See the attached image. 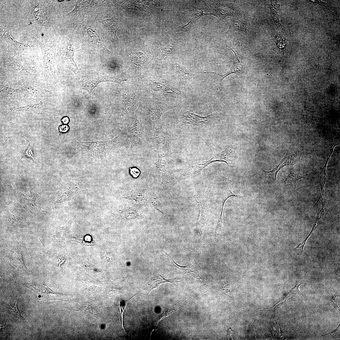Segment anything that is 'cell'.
Segmentation results:
<instances>
[{"mask_svg":"<svg viewBox=\"0 0 340 340\" xmlns=\"http://www.w3.org/2000/svg\"><path fill=\"white\" fill-rule=\"evenodd\" d=\"M72 223V220L71 218L65 225L57 231L53 236L54 242L56 243H61L67 240Z\"/></svg>","mask_w":340,"mask_h":340,"instance_id":"4316f807","label":"cell"},{"mask_svg":"<svg viewBox=\"0 0 340 340\" xmlns=\"http://www.w3.org/2000/svg\"><path fill=\"white\" fill-rule=\"evenodd\" d=\"M18 89L12 88L8 85L3 86L1 89L2 97L8 101H11L15 98Z\"/></svg>","mask_w":340,"mask_h":340,"instance_id":"4dcf8cb0","label":"cell"},{"mask_svg":"<svg viewBox=\"0 0 340 340\" xmlns=\"http://www.w3.org/2000/svg\"><path fill=\"white\" fill-rule=\"evenodd\" d=\"M132 60L136 63L143 64L146 61V55L141 52L136 51L133 53L132 54Z\"/></svg>","mask_w":340,"mask_h":340,"instance_id":"8d00e7d4","label":"cell"},{"mask_svg":"<svg viewBox=\"0 0 340 340\" xmlns=\"http://www.w3.org/2000/svg\"><path fill=\"white\" fill-rule=\"evenodd\" d=\"M192 196L197 202L200 208V214L197 225L199 240L202 241L203 234L209 219V209L208 201L209 197L204 195L193 192Z\"/></svg>","mask_w":340,"mask_h":340,"instance_id":"5b68a950","label":"cell"},{"mask_svg":"<svg viewBox=\"0 0 340 340\" xmlns=\"http://www.w3.org/2000/svg\"><path fill=\"white\" fill-rule=\"evenodd\" d=\"M231 150L226 148L222 152L214 153L212 157L208 161L191 162L184 167L182 174L174 184L197 174L204 168L213 162H224L229 166L231 164Z\"/></svg>","mask_w":340,"mask_h":340,"instance_id":"6da1fadb","label":"cell"},{"mask_svg":"<svg viewBox=\"0 0 340 340\" xmlns=\"http://www.w3.org/2000/svg\"><path fill=\"white\" fill-rule=\"evenodd\" d=\"M35 40L40 45L43 56L45 77L50 82L55 81V45L54 42L42 43L37 39Z\"/></svg>","mask_w":340,"mask_h":340,"instance_id":"3957f363","label":"cell"},{"mask_svg":"<svg viewBox=\"0 0 340 340\" xmlns=\"http://www.w3.org/2000/svg\"><path fill=\"white\" fill-rule=\"evenodd\" d=\"M130 173L133 176L135 177H137L139 175L140 173L139 170L136 168H133L130 169Z\"/></svg>","mask_w":340,"mask_h":340,"instance_id":"7bdbcfd3","label":"cell"},{"mask_svg":"<svg viewBox=\"0 0 340 340\" xmlns=\"http://www.w3.org/2000/svg\"><path fill=\"white\" fill-rule=\"evenodd\" d=\"M214 16L221 21H226L232 19L236 15L232 9L222 4L214 3Z\"/></svg>","mask_w":340,"mask_h":340,"instance_id":"ffe728a7","label":"cell"},{"mask_svg":"<svg viewBox=\"0 0 340 340\" xmlns=\"http://www.w3.org/2000/svg\"><path fill=\"white\" fill-rule=\"evenodd\" d=\"M179 281V280L177 278H173L170 280L165 279L159 274V271L155 268L153 275L148 283V288L149 290L148 294L152 290L164 283L170 282L173 283Z\"/></svg>","mask_w":340,"mask_h":340,"instance_id":"44dd1931","label":"cell"},{"mask_svg":"<svg viewBox=\"0 0 340 340\" xmlns=\"http://www.w3.org/2000/svg\"><path fill=\"white\" fill-rule=\"evenodd\" d=\"M30 2L31 12L34 21L44 25L47 24V18L41 4L37 1H31Z\"/></svg>","mask_w":340,"mask_h":340,"instance_id":"9a60e30c","label":"cell"},{"mask_svg":"<svg viewBox=\"0 0 340 340\" xmlns=\"http://www.w3.org/2000/svg\"><path fill=\"white\" fill-rule=\"evenodd\" d=\"M78 83L80 87L88 93L90 99L91 94L93 89L100 83L105 82H110L122 84L126 81L121 80L115 76L110 75L101 76L97 72L85 71L78 72Z\"/></svg>","mask_w":340,"mask_h":340,"instance_id":"7a4b0ae2","label":"cell"},{"mask_svg":"<svg viewBox=\"0 0 340 340\" xmlns=\"http://www.w3.org/2000/svg\"><path fill=\"white\" fill-rule=\"evenodd\" d=\"M69 129V127L66 125H63L60 126L59 130L61 132H66Z\"/></svg>","mask_w":340,"mask_h":340,"instance_id":"ee69618b","label":"cell"},{"mask_svg":"<svg viewBox=\"0 0 340 340\" xmlns=\"http://www.w3.org/2000/svg\"><path fill=\"white\" fill-rule=\"evenodd\" d=\"M171 69L173 74L180 80L190 81L193 78V74L180 63H173Z\"/></svg>","mask_w":340,"mask_h":340,"instance_id":"e0dca14e","label":"cell"},{"mask_svg":"<svg viewBox=\"0 0 340 340\" xmlns=\"http://www.w3.org/2000/svg\"><path fill=\"white\" fill-rule=\"evenodd\" d=\"M271 18L275 24H279L280 3L276 1H272L270 4Z\"/></svg>","mask_w":340,"mask_h":340,"instance_id":"1f68e13d","label":"cell"},{"mask_svg":"<svg viewBox=\"0 0 340 340\" xmlns=\"http://www.w3.org/2000/svg\"><path fill=\"white\" fill-rule=\"evenodd\" d=\"M62 122L64 124H67L69 122V118L68 117L65 116L63 117L61 120Z\"/></svg>","mask_w":340,"mask_h":340,"instance_id":"f6af8a7d","label":"cell"},{"mask_svg":"<svg viewBox=\"0 0 340 340\" xmlns=\"http://www.w3.org/2000/svg\"><path fill=\"white\" fill-rule=\"evenodd\" d=\"M74 241L78 242L81 244L87 246H93L95 244L93 240L91 237L88 235L85 236L84 239L83 240L77 238H74Z\"/></svg>","mask_w":340,"mask_h":340,"instance_id":"ab89813d","label":"cell"},{"mask_svg":"<svg viewBox=\"0 0 340 340\" xmlns=\"http://www.w3.org/2000/svg\"><path fill=\"white\" fill-rule=\"evenodd\" d=\"M11 47L15 53H18L25 49L31 48L32 46L28 43H22L15 40Z\"/></svg>","mask_w":340,"mask_h":340,"instance_id":"d590c367","label":"cell"},{"mask_svg":"<svg viewBox=\"0 0 340 340\" xmlns=\"http://www.w3.org/2000/svg\"><path fill=\"white\" fill-rule=\"evenodd\" d=\"M105 26L110 36L112 38L116 37L118 39L116 32L118 28V25L115 21L113 18L102 19L100 21Z\"/></svg>","mask_w":340,"mask_h":340,"instance_id":"f546056e","label":"cell"},{"mask_svg":"<svg viewBox=\"0 0 340 340\" xmlns=\"http://www.w3.org/2000/svg\"><path fill=\"white\" fill-rule=\"evenodd\" d=\"M300 153L298 152L292 153L288 151L277 166L272 170L267 171L262 169L265 173H271L275 172V178L276 180V175L278 172L284 166H293L296 163L301 162Z\"/></svg>","mask_w":340,"mask_h":340,"instance_id":"7c38bea8","label":"cell"},{"mask_svg":"<svg viewBox=\"0 0 340 340\" xmlns=\"http://www.w3.org/2000/svg\"><path fill=\"white\" fill-rule=\"evenodd\" d=\"M211 289L216 290L224 294L230 300L235 303L234 296V290L226 281L225 277L217 284L212 286Z\"/></svg>","mask_w":340,"mask_h":340,"instance_id":"603a6c76","label":"cell"},{"mask_svg":"<svg viewBox=\"0 0 340 340\" xmlns=\"http://www.w3.org/2000/svg\"><path fill=\"white\" fill-rule=\"evenodd\" d=\"M23 156H26L31 157L34 161L35 160L34 156L32 151V149L30 145L29 144L28 147L23 153Z\"/></svg>","mask_w":340,"mask_h":340,"instance_id":"60d3db41","label":"cell"},{"mask_svg":"<svg viewBox=\"0 0 340 340\" xmlns=\"http://www.w3.org/2000/svg\"><path fill=\"white\" fill-rule=\"evenodd\" d=\"M74 51L72 38L70 37L62 44L60 51V58L67 68L76 73L78 68L74 61Z\"/></svg>","mask_w":340,"mask_h":340,"instance_id":"8992f818","label":"cell"},{"mask_svg":"<svg viewBox=\"0 0 340 340\" xmlns=\"http://www.w3.org/2000/svg\"><path fill=\"white\" fill-rule=\"evenodd\" d=\"M78 189L77 184H67L62 190L57 199L56 202L60 203L72 199L77 194Z\"/></svg>","mask_w":340,"mask_h":340,"instance_id":"2e32d148","label":"cell"},{"mask_svg":"<svg viewBox=\"0 0 340 340\" xmlns=\"http://www.w3.org/2000/svg\"><path fill=\"white\" fill-rule=\"evenodd\" d=\"M18 196L21 204L27 210L32 212L42 211L35 196L30 191L19 192Z\"/></svg>","mask_w":340,"mask_h":340,"instance_id":"30bf717a","label":"cell"},{"mask_svg":"<svg viewBox=\"0 0 340 340\" xmlns=\"http://www.w3.org/2000/svg\"><path fill=\"white\" fill-rule=\"evenodd\" d=\"M307 176L306 174L301 175L294 173H290L287 175H284L283 178L279 182L278 184L283 186L297 185Z\"/></svg>","mask_w":340,"mask_h":340,"instance_id":"d4e9b609","label":"cell"},{"mask_svg":"<svg viewBox=\"0 0 340 340\" xmlns=\"http://www.w3.org/2000/svg\"><path fill=\"white\" fill-rule=\"evenodd\" d=\"M231 188L226 178H225L224 180L223 184L221 210L219 219H222V217L224 206L226 201L229 198L231 197H235L240 199L242 197L240 196L235 195L231 191Z\"/></svg>","mask_w":340,"mask_h":340,"instance_id":"83f0119b","label":"cell"},{"mask_svg":"<svg viewBox=\"0 0 340 340\" xmlns=\"http://www.w3.org/2000/svg\"><path fill=\"white\" fill-rule=\"evenodd\" d=\"M25 90L29 96L36 98L49 97L51 93L45 88L36 85H31L25 87Z\"/></svg>","mask_w":340,"mask_h":340,"instance_id":"cb8c5ba5","label":"cell"},{"mask_svg":"<svg viewBox=\"0 0 340 340\" xmlns=\"http://www.w3.org/2000/svg\"><path fill=\"white\" fill-rule=\"evenodd\" d=\"M138 293H137L136 294H134L132 297H131L129 299H128V300H124L122 299L121 298H120L119 300V306L120 310V314H121V321H122V326H123V328L124 330H124V326H123V314L124 311L125 309L126 308V307L127 303L128 302V301L129 300H130L135 295H136Z\"/></svg>","mask_w":340,"mask_h":340,"instance_id":"f35d334b","label":"cell"},{"mask_svg":"<svg viewBox=\"0 0 340 340\" xmlns=\"http://www.w3.org/2000/svg\"><path fill=\"white\" fill-rule=\"evenodd\" d=\"M207 15L214 16V3L209 4L206 2H201L197 3L194 7L192 17L188 23L180 28L181 31H186L201 17Z\"/></svg>","mask_w":340,"mask_h":340,"instance_id":"52a82bcc","label":"cell"},{"mask_svg":"<svg viewBox=\"0 0 340 340\" xmlns=\"http://www.w3.org/2000/svg\"><path fill=\"white\" fill-rule=\"evenodd\" d=\"M334 148V146H331L329 155L326 159L324 166L323 167H320L318 169V171L319 174V182L320 186L321 192L320 197L316 204H317L320 199L322 200V201H324L326 200L325 197L324 190L326 177V167L330 158L333 152Z\"/></svg>","mask_w":340,"mask_h":340,"instance_id":"7402d4cb","label":"cell"},{"mask_svg":"<svg viewBox=\"0 0 340 340\" xmlns=\"http://www.w3.org/2000/svg\"><path fill=\"white\" fill-rule=\"evenodd\" d=\"M10 258L11 262L17 268L27 272H30L24 263L22 252L19 248L16 247L14 248Z\"/></svg>","mask_w":340,"mask_h":340,"instance_id":"484cf974","label":"cell"},{"mask_svg":"<svg viewBox=\"0 0 340 340\" xmlns=\"http://www.w3.org/2000/svg\"><path fill=\"white\" fill-rule=\"evenodd\" d=\"M226 46L233 51L235 55V62L230 70L227 71L226 73L220 74L214 72H199L198 73H212L217 75L221 77L220 82L226 76L231 74L234 73L239 76L243 75L246 66V61L245 58L239 54L233 47H230L227 45Z\"/></svg>","mask_w":340,"mask_h":340,"instance_id":"9c48e42d","label":"cell"},{"mask_svg":"<svg viewBox=\"0 0 340 340\" xmlns=\"http://www.w3.org/2000/svg\"><path fill=\"white\" fill-rule=\"evenodd\" d=\"M118 135L113 139L105 141L77 142L81 149L87 155L94 158H102L107 155L116 144Z\"/></svg>","mask_w":340,"mask_h":340,"instance_id":"277c9868","label":"cell"},{"mask_svg":"<svg viewBox=\"0 0 340 340\" xmlns=\"http://www.w3.org/2000/svg\"><path fill=\"white\" fill-rule=\"evenodd\" d=\"M26 287L33 291L37 294L41 295L43 298V301L52 300L51 298V295H64L61 293L52 290L44 284H39L33 282L27 284Z\"/></svg>","mask_w":340,"mask_h":340,"instance_id":"5bb4252c","label":"cell"},{"mask_svg":"<svg viewBox=\"0 0 340 340\" xmlns=\"http://www.w3.org/2000/svg\"><path fill=\"white\" fill-rule=\"evenodd\" d=\"M212 117V114L203 116L195 114L191 110L184 109L180 114V127L185 124L194 125L203 124L208 125Z\"/></svg>","mask_w":340,"mask_h":340,"instance_id":"ba28073f","label":"cell"},{"mask_svg":"<svg viewBox=\"0 0 340 340\" xmlns=\"http://www.w3.org/2000/svg\"><path fill=\"white\" fill-rule=\"evenodd\" d=\"M86 33L88 46L108 53H111L107 48L104 42L95 30L90 27L87 29Z\"/></svg>","mask_w":340,"mask_h":340,"instance_id":"8fae6325","label":"cell"},{"mask_svg":"<svg viewBox=\"0 0 340 340\" xmlns=\"http://www.w3.org/2000/svg\"><path fill=\"white\" fill-rule=\"evenodd\" d=\"M339 326L340 325H339V326L337 327L336 330H335L332 332H331L329 333H328L327 334H325L324 335H329V336H331V337H333V338L335 337H337V336H339Z\"/></svg>","mask_w":340,"mask_h":340,"instance_id":"b9f144b4","label":"cell"},{"mask_svg":"<svg viewBox=\"0 0 340 340\" xmlns=\"http://www.w3.org/2000/svg\"><path fill=\"white\" fill-rule=\"evenodd\" d=\"M166 254L172 259L176 267L183 271L187 275L198 279H201L196 268L194 265L190 264L185 266H181L176 264L169 255L167 253Z\"/></svg>","mask_w":340,"mask_h":340,"instance_id":"f1b7e54d","label":"cell"},{"mask_svg":"<svg viewBox=\"0 0 340 340\" xmlns=\"http://www.w3.org/2000/svg\"><path fill=\"white\" fill-rule=\"evenodd\" d=\"M302 284L301 283L299 284L298 282L296 279L295 286L291 289L284 298L275 305L272 307V309L276 310L287 303L296 301L302 294L299 291L298 288Z\"/></svg>","mask_w":340,"mask_h":340,"instance_id":"d6986e66","label":"cell"},{"mask_svg":"<svg viewBox=\"0 0 340 340\" xmlns=\"http://www.w3.org/2000/svg\"><path fill=\"white\" fill-rule=\"evenodd\" d=\"M247 20L242 15H235L231 19L228 31L238 32L247 35L249 31V26Z\"/></svg>","mask_w":340,"mask_h":340,"instance_id":"4fadbf2b","label":"cell"},{"mask_svg":"<svg viewBox=\"0 0 340 340\" xmlns=\"http://www.w3.org/2000/svg\"><path fill=\"white\" fill-rule=\"evenodd\" d=\"M8 64L10 68L14 71L23 74L28 73L21 63L16 60L8 61Z\"/></svg>","mask_w":340,"mask_h":340,"instance_id":"836d02e7","label":"cell"},{"mask_svg":"<svg viewBox=\"0 0 340 340\" xmlns=\"http://www.w3.org/2000/svg\"><path fill=\"white\" fill-rule=\"evenodd\" d=\"M17 301L14 304L6 303L5 305V308L11 316L19 320L22 321L25 319L20 313L17 307Z\"/></svg>","mask_w":340,"mask_h":340,"instance_id":"d6a6232c","label":"cell"},{"mask_svg":"<svg viewBox=\"0 0 340 340\" xmlns=\"http://www.w3.org/2000/svg\"><path fill=\"white\" fill-rule=\"evenodd\" d=\"M230 335H232V332H231V331L230 332ZM229 337H230V338H231V337L232 338V336L231 337L230 335Z\"/></svg>","mask_w":340,"mask_h":340,"instance_id":"bcb514c9","label":"cell"},{"mask_svg":"<svg viewBox=\"0 0 340 340\" xmlns=\"http://www.w3.org/2000/svg\"><path fill=\"white\" fill-rule=\"evenodd\" d=\"M43 105V103L40 102L17 108L16 110L19 111H31L39 109L40 107H42Z\"/></svg>","mask_w":340,"mask_h":340,"instance_id":"74e56055","label":"cell"},{"mask_svg":"<svg viewBox=\"0 0 340 340\" xmlns=\"http://www.w3.org/2000/svg\"><path fill=\"white\" fill-rule=\"evenodd\" d=\"M0 35L2 37L11 47L13 44L15 40L10 35L8 30L1 26H0Z\"/></svg>","mask_w":340,"mask_h":340,"instance_id":"e575fe53","label":"cell"},{"mask_svg":"<svg viewBox=\"0 0 340 340\" xmlns=\"http://www.w3.org/2000/svg\"><path fill=\"white\" fill-rule=\"evenodd\" d=\"M176 47V44L172 41L166 40L162 42L158 46L156 51V58L162 60L165 56L173 54Z\"/></svg>","mask_w":340,"mask_h":340,"instance_id":"ac0fdd59","label":"cell"}]
</instances>
